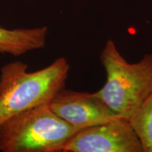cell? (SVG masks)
Listing matches in <instances>:
<instances>
[{"label":"cell","mask_w":152,"mask_h":152,"mask_svg":"<svg viewBox=\"0 0 152 152\" xmlns=\"http://www.w3.org/2000/svg\"><path fill=\"white\" fill-rule=\"evenodd\" d=\"M70 65L59 57L45 68L30 72L25 63L16 61L0 69V125L17 114L49 104L65 88Z\"/></svg>","instance_id":"obj_1"},{"label":"cell","mask_w":152,"mask_h":152,"mask_svg":"<svg viewBox=\"0 0 152 152\" xmlns=\"http://www.w3.org/2000/svg\"><path fill=\"white\" fill-rule=\"evenodd\" d=\"M106 80L94 92L115 114L129 119L152 93V53L130 64L121 55L114 41H106L100 54Z\"/></svg>","instance_id":"obj_2"},{"label":"cell","mask_w":152,"mask_h":152,"mask_svg":"<svg viewBox=\"0 0 152 152\" xmlns=\"http://www.w3.org/2000/svg\"><path fill=\"white\" fill-rule=\"evenodd\" d=\"M77 130L45 104L0 125V152H58Z\"/></svg>","instance_id":"obj_3"},{"label":"cell","mask_w":152,"mask_h":152,"mask_svg":"<svg viewBox=\"0 0 152 152\" xmlns=\"http://www.w3.org/2000/svg\"><path fill=\"white\" fill-rule=\"evenodd\" d=\"M61 151L144 152L129 120L122 117L78 130Z\"/></svg>","instance_id":"obj_4"},{"label":"cell","mask_w":152,"mask_h":152,"mask_svg":"<svg viewBox=\"0 0 152 152\" xmlns=\"http://www.w3.org/2000/svg\"><path fill=\"white\" fill-rule=\"evenodd\" d=\"M49 106L58 116L77 131L120 117L95 93L65 88L57 93Z\"/></svg>","instance_id":"obj_5"},{"label":"cell","mask_w":152,"mask_h":152,"mask_svg":"<svg viewBox=\"0 0 152 152\" xmlns=\"http://www.w3.org/2000/svg\"><path fill=\"white\" fill-rule=\"evenodd\" d=\"M48 29L45 26L34 28L7 29L0 26V54L20 56L46 46Z\"/></svg>","instance_id":"obj_6"},{"label":"cell","mask_w":152,"mask_h":152,"mask_svg":"<svg viewBox=\"0 0 152 152\" xmlns=\"http://www.w3.org/2000/svg\"><path fill=\"white\" fill-rule=\"evenodd\" d=\"M128 120L143 151L152 152V93Z\"/></svg>","instance_id":"obj_7"}]
</instances>
